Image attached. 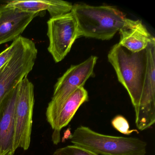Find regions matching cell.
<instances>
[{"label": "cell", "mask_w": 155, "mask_h": 155, "mask_svg": "<svg viewBox=\"0 0 155 155\" xmlns=\"http://www.w3.org/2000/svg\"><path fill=\"white\" fill-rule=\"evenodd\" d=\"M147 67L142 95L135 123L142 131L151 127L155 122V39L146 48Z\"/></svg>", "instance_id": "8"}, {"label": "cell", "mask_w": 155, "mask_h": 155, "mask_svg": "<svg viewBox=\"0 0 155 155\" xmlns=\"http://www.w3.org/2000/svg\"><path fill=\"white\" fill-rule=\"evenodd\" d=\"M53 155H99L87 149L77 145H70L56 150Z\"/></svg>", "instance_id": "14"}, {"label": "cell", "mask_w": 155, "mask_h": 155, "mask_svg": "<svg viewBox=\"0 0 155 155\" xmlns=\"http://www.w3.org/2000/svg\"><path fill=\"white\" fill-rule=\"evenodd\" d=\"M146 49L131 52L117 43L108 54L109 62L114 68L118 80L128 93L135 114L138 110L146 74Z\"/></svg>", "instance_id": "2"}, {"label": "cell", "mask_w": 155, "mask_h": 155, "mask_svg": "<svg viewBox=\"0 0 155 155\" xmlns=\"http://www.w3.org/2000/svg\"><path fill=\"white\" fill-rule=\"evenodd\" d=\"M6 7L17 9L28 12H42L47 11L51 18L60 16L71 12L73 5L70 2L61 0H37L8 2Z\"/></svg>", "instance_id": "13"}, {"label": "cell", "mask_w": 155, "mask_h": 155, "mask_svg": "<svg viewBox=\"0 0 155 155\" xmlns=\"http://www.w3.org/2000/svg\"><path fill=\"white\" fill-rule=\"evenodd\" d=\"M24 37H19L13 41L10 46L0 53V69L3 68L11 59L19 47L20 46Z\"/></svg>", "instance_id": "15"}, {"label": "cell", "mask_w": 155, "mask_h": 155, "mask_svg": "<svg viewBox=\"0 0 155 155\" xmlns=\"http://www.w3.org/2000/svg\"><path fill=\"white\" fill-rule=\"evenodd\" d=\"M18 86L7 94L0 103V155H14L16 150L14 117Z\"/></svg>", "instance_id": "9"}, {"label": "cell", "mask_w": 155, "mask_h": 155, "mask_svg": "<svg viewBox=\"0 0 155 155\" xmlns=\"http://www.w3.org/2000/svg\"><path fill=\"white\" fill-rule=\"evenodd\" d=\"M34 86L27 77L19 84L15 109L14 145L26 150L30 146L34 109Z\"/></svg>", "instance_id": "6"}, {"label": "cell", "mask_w": 155, "mask_h": 155, "mask_svg": "<svg viewBox=\"0 0 155 155\" xmlns=\"http://www.w3.org/2000/svg\"><path fill=\"white\" fill-rule=\"evenodd\" d=\"M119 31L120 35L119 44L133 52L145 50L149 43L155 38L140 20L127 18Z\"/></svg>", "instance_id": "11"}, {"label": "cell", "mask_w": 155, "mask_h": 155, "mask_svg": "<svg viewBox=\"0 0 155 155\" xmlns=\"http://www.w3.org/2000/svg\"><path fill=\"white\" fill-rule=\"evenodd\" d=\"M47 23L49 40L48 51L58 63L65 58L75 41L80 38L78 23L71 11L51 18Z\"/></svg>", "instance_id": "7"}, {"label": "cell", "mask_w": 155, "mask_h": 155, "mask_svg": "<svg viewBox=\"0 0 155 155\" xmlns=\"http://www.w3.org/2000/svg\"><path fill=\"white\" fill-rule=\"evenodd\" d=\"M41 12H28L17 9L0 7V45L14 41L24 31L33 19Z\"/></svg>", "instance_id": "10"}, {"label": "cell", "mask_w": 155, "mask_h": 155, "mask_svg": "<svg viewBox=\"0 0 155 155\" xmlns=\"http://www.w3.org/2000/svg\"><path fill=\"white\" fill-rule=\"evenodd\" d=\"M88 100L87 91L84 87L74 91L61 106L53 127L52 140L55 145L61 141V130L68 125L80 107Z\"/></svg>", "instance_id": "12"}, {"label": "cell", "mask_w": 155, "mask_h": 155, "mask_svg": "<svg viewBox=\"0 0 155 155\" xmlns=\"http://www.w3.org/2000/svg\"><path fill=\"white\" fill-rule=\"evenodd\" d=\"M97 59L96 56H91L80 64L71 65L58 79L46 113L47 121L52 129L60 110L66 100L76 90L84 87L87 80L93 76Z\"/></svg>", "instance_id": "4"}, {"label": "cell", "mask_w": 155, "mask_h": 155, "mask_svg": "<svg viewBox=\"0 0 155 155\" xmlns=\"http://www.w3.org/2000/svg\"><path fill=\"white\" fill-rule=\"evenodd\" d=\"M70 140L73 145L99 155H145L147 153V142L140 139L103 135L85 126L76 129Z\"/></svg>", "instance_id": "3"}, {"label": "cell", "mask_w": 155, "mask_h": 155, "mask_svg": "<svg viewBox=\"0 0 155 155\" xmlns=\"http://www.w3.org/2000/svg\"><path fill=\"white\" fill-rule=\"evenodd\" d=\"M71 11L77 20L80 37L102 41L112 38L127 19L120 11L107 5L76 4Z\"/></svg>", "instance_id": "1"}, {"label": "cell", "mask_w": 155, "mask_h": 155, "mask_svg": "<svg viewBox=\"0 0 155 155\" xmlns=\"http://www.w3.org/2000/svg\"><path fill=\"white\" fill-rule=\"evenodd\" d=\"M38 53L35 43L24 37L11 59L0 69V103L32 71Z\"/></svg>", "instance_id": "5"}, {"label": "cell", "mask_w": 155, "mask_h": 155, "mask_svg": "<svg viewBox=\"0 0 155 155\" xmlns=\"http://www.w3.org/2000/svg\"><path fill=\"white\" fill-rule=\"evenodd\" d=\"M112 127L120 133L125 135H130L134 131L138 132L137 130H130L127 120L121 115H117L111 121Z\"/></svg>", "instance_id": "16"}]
</instances>
